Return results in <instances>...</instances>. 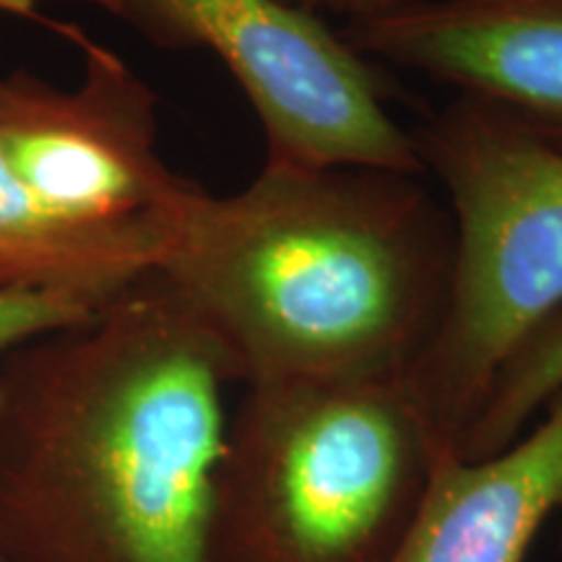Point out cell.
Listing matches in <instances>:
<instances>
[{
  "instance_id": "1",
  "label": "cell",
  "mask_w": 562,
  "mask_h": 562,
  "mask_svg": "<svg viewBox=\"0 0 562 562\" xmlns=\"http://www.w3.org/2000/svg\"><path fill=\"white\" fill-rule=\"evenodd\" d=\"M240 372L165 279L0 360V562H209Z\"/></svg>"
},
{
  "instance_id": "2",
  "label": "cell",
  "mask_w": 562,
  "mask_h": 562,
  "mask_svg": "<svg viewBox=\"0 0 562 562\" xmlns=\"http://www.w3.org/2000/svg\"><path fill=\"white\" fill-rule=\"evenodd\" d=\"M425 180L266 159L237 193H201L159 277L243 385L404 378L451 290V214Z\"/></svg>"
},
{
  "instance_id": "3",
  "label": "cell",
  "mask_w": 562,
  "mask_h": 562,
  "mask_svg": "<svg viewBox=\"0 0 562 562\" xmlns=\"http://www.w3.org/2000/svg\"><path fill=\"white\" fill-rule=\"evenodd\" d=\"M440 448L404 378L245 385L211 492L209 562H385Z\"/></svg>"
},
{
  "instance_id": "4",
  "label": "cell",
  "mask_w": 562,
  "mask_h": 562,
  "mask_svg": "<svg viewBox=\"0 0 562 562\" xmlns=\"http://www.w3.org/2000/svg\"><path fill=\"white\" fill-rule=\"evenodd\" d=\"M453 224L446 311L404 381L459 453L503 362L562 311V151L453 97L414 133Z\"/></svg>"
},
{
  "instance_id": "5",
  "label": "cell",
  "mask_w": 562,
  "mask_h": 562,
  "mask_svg": "<svg viewBox=\"0 0 562 562\" xmlns=\"http://www.w3.org/2000/svg\"><path fill=\"white\" fill-rule=\"evenodd\" d=\"M74 45V89L26 70L0 79V154L47 214L157 277L203 188L161 157L149 81L83 30Z\"/></svg>"
},
{
  "instance_id": "6",
  "label": "cell",
  "mask_w": 562,
  "mask_h": 562,
  "mask_svg": "<svg viewBox=\"0 0 562 562\" xmlns=\"http://www.w3.org/2000/svg\"><path fill=\"white\" fill-rule=\"evenodd\" d=\"M161 50L214 55L261 123L266 159L425 175L375 66L286 0H89Z\"/></svg>"
},
{
  "instance_id": "7",
  "label": "cell",
  "mask_w": 562,
  "mask_h": 562,
  "mask_svg": "<svg viewBox=\"0 0 562 562\" xmlns=\"http://www.w3.org/2000/svg\"><path fill=\"white\" fill-rule=\"evenodd\" d=\"M341 34L372 66L448 87L562 151V0H425Z\"/></svg>"
},
{
  "instance_id": "8",
  "label": "cell",
  "mask_w": 562,
  "mask_h": 562,
  "mask_svg": "<svg viewBox=\"0 0 562 562\" xmlns=\"http://www.w3.org/2000/svg\"><path fill=\"white\" fill-rule=\"evenodd\" d=\"M531 432L487 459L440 448L409 529L385 562H526L562 505V391Z\"/></svg>"
},
{
  "instance_id": "9",
  "label": "cell",
  "mask_w": 562,
  "mask_h": 562,
  "mask_svg": "<svg viewBox=\"0 0 562 562\" xmlns=\"http://www.w3.org/2000/svg\"><path fill=\"white\" fill-rule=\"evenodd\" d=\"M144 279L121 256L47 214L0 154V290H74L112 305Z\"/></svg>"
},
{
  "instance_id": "10",
  "label": "cell",
  "mask_w": 562,
  "mask_h": 562,
  "mask_svg": "<svg viewBox=\"0 0 562 562\" xmlns=\"http://www.w3.org/2000/svg\"><path fill=\"white\" fill-rule=\"evenodd\" d=\"M562 391V311L533 328L492 378L459 442L461 459H487L518 440L533 414Z\"/></svg>"
},
{
  "instance_id": "11",
  "label": "cell",
  "mask_w": 562,
  "mask_h": 562,
  "mask_svg": "<svg viewBox=\"0 0 562 562\" xmlns=\"http://www.w3.org/2000/svg\"><path fill=\"white\" fill-rule=\"evenodd\" d=\"M108 307L74 290H0V355L40 336L83 326Z\"/></svg>"
},
{
  "instance_id": "12",
  "label": "cell",
  "mask_w": 562,
  "mask_h": 562,
  "mask_svg": "<svg viewBox=\"0 0 562 562\" xmlns=\"http://www.w3.org/2000/svg\"><path fill=\"white\" fill-rule=\"evenodd\" d=\"M286 3L297 5V9L313 13L318 19H341L344 24H351V21L409 9V5L425 3V0H286Z\"/></svg>"
},
{
  "instance_id": "13",
  "label": "cell",
  "mask_w": 562,
  "mask_h": 562,
  "mask_svg": "<svg viewBox=\"0 0 562 562\" xmlns=\"http://www.w3.org/2000/svg\"><path fill=\"white\" fill-rule=\"evenodd\" d=\"M40 3H42V0H0V13H11V16L40 21V24L53 26L55 32H60L63 37L74 42L76 32H79V26H74V24H60V21L47 19L45 13H40Z\"/></svg>"
},
{
  "instance_id": "14",
  "label": "cell",
  "mask_w": 562,
  "mask_h": 562,
  "mask_svg": "<svg viewBox=\"0 0 562 562\" xmlns=\"http://www.w3.org/2000/svg\"><path fill=\"white\" fill-rule=\"evenodd\" d=\"M560 547H562V529H560Z\"/></svg>"
}]
</instances>
